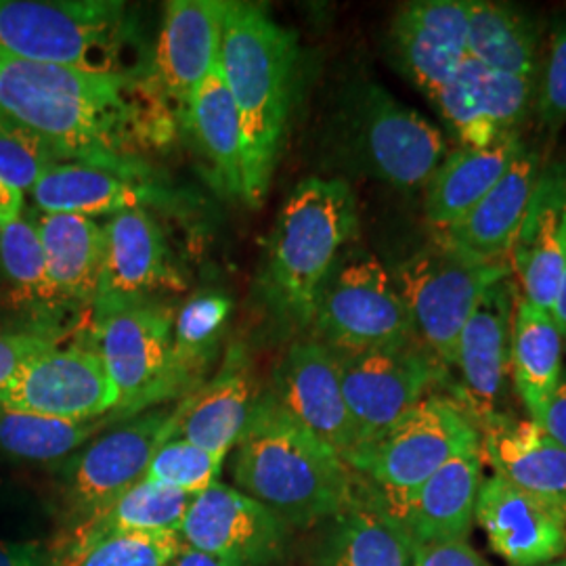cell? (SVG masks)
Masks as SVG:
<instances>
[{
    "mask_svg": "<svg viewBox=\"0 0 566 566\" xmlns=\"http://www.w3.org/2000/svg\"><path fill=\"white\" fill-rule=\"evenodd\" d=\"M0 116L34 133L60 163L139 177V149L163 143L177 122L147 74H93L2 51Z\"/></svg>",
    "mask_w": 566,
    "mask_h": 566,
    "instance_id": "6da1fadb",
    "label": "cell"
},
{
    "mask_svg": "<svg viewBox=\"0 0 566 566\" xmlns=\"http://www.w3.org/2000/svg\"><path fill=\"white\" fill-rule=\"evenodd\" d=\"M233 483L290 531L317 528L355 495L357 472L298 424L271 392L259 397L235 446Z\"/></svg>",
    "mask_w": 566,
    "mask_h": 566,
    "instance_id": "7a4b0ae2",
    "label": "cell"
},
{
    "mask_svg": "<svg viewBox=\"0 0 566 566\" xmlns=\"http://www.w3.org/2000/svg\"><path fill=\"white\" fill-rule=\"evenodd\" d=\"M296 34L261 4L224 2L219 70L242 120L245 198L261 203L275 164L296 91Z\"/></svg>",
    "mask_w": 566,
    "mask_h": 566,
    "instance_id": "3957f363",
    "label": "cell"
},
{
    "mask_svg": "<svg viewBox=\"0 0 566 566\" xmlns=\"http://www.w3.org/2000/svg\"><path fill=\"white\" fill-rule=\"evenodd\" d=\"M139 25L116 0H0V51L93 74H143Z\"/></svg>",
    "mask_w": 566,
    "mask_h": 566,
    "instance_id": "277c9868",
    "label": "cell"
},
{
    "mask_svg": "<svg viewBox=\"0 0 566 566\" xmlns=\"http://www.w3.org/2000/svg\"><path fill=\"white\" fill-rule=\"evenodd\" d=\"M357 227V200L344 179L311 177L294 187L275 223L266 264L269 290L287 317L313 324L319 290Z\"/></svg>",
    "mask_w": 566,
    "mask_h": 566,
    "instance_id": "5b68a950",
    "label": "cell"
},
{
    "mask_svg": "<svg viewBox=\"0 0 566 566\" xmlns=\"http://www.w3.org/2000/svg\"><path fill=\"white\" fill-rule=\"evenodd\" d=\"M336 126L346 163L397 189L426 187L446 160L443 133L374 82L344 95Z\"/></svg>",
    "mask_w": 566,
    "mask_h": 566,
    "instance_id": "8992f818",
    "label": "cell"
},
{
    "mask_svg": "<svg viewBox=\"0 0 566 566\" xmlns=\"http://www.w3.org/2000/svg\"><path fill=\"white\" fill-rule=\"evenodd\" d=\"M390 275L403 296L416 340L449 369L472 311L493 283L512 275V266L476 259L434 235V242L407 256Z\"/></svg>",
    "mask_w": 566,
    "mask_h": 566,
    "instance_id": "52a82bcc",
    "label": "cell"
},
{
    "mask_svg": "<svg viewBox=\"0 0 566 566\" xmlns=\"http://www.w3.org/2000/svg\"><path fill=\"white\" fill-rule=\"evenodd\" d=\"M479 446L481 430L464 405L455 397L432 392L382 439L348 455L346 464L392 510L449 460Z\"/></svg>",
    "mask_w": 566,
    "mask_h": 566,
    "instance_id": "ba28073f",
    "label": "cell"
},
{
    "mask_svg": "<svg viewBox=\"0 0 566 566\" xmlns=\"http://www.w3.org/2000/svg\"><path fill=\"white\" fill-rule=\"evenodd\" d=\"M311 325L338 357L416 340L390 271L361 248H346L327 273Z\"/></svg>",
    "mask_w": 566,
    "mask_h": 566,
    "instance_id": "9c48e42d",
    "label": "cell"
},
{
    "mask_svg": "<svg viewBox=\"0 0 566 566\" xmlns=\"http://www.w3.org/2000/svg\"><path fill=\"white\" fill-rule=\"evenodd\" d=\"M93 325L91 346L118 399L114 413L133 416L191 388L175 359V315L164 304L126 306Z\"/></svg>",
    "mask_w": 566,
    "mask_h": 566,
    "instance_id": "30bf717a",
    "label": "cell"
},
{
    "mask_svg": "<svg viewBox=\"0 0 566 566\" xmlns=\"http://www.w3.org/2000/svg\"><path fill=\"white\" fill-rule=\"evenodd\" d=\"M338 359L355 430L353 453L382 439L447 378L446 365L418 340Z\"/></svg>",
    "mask_w": 566,
    "mask_h": 566,
    "instance_id": "8fae6325",
    "label": "cell"
},
{
    "mask_svg": "<svg viewBox=\"0 0 566 566\" xmlns=\"http://www.w3.org/2000/svg\"><path fill=\"white\" fill-rule=\"evenodd\" d=\"M168 411H149L86 443L61 468L65 531L88 521L145 481L156 449L168 439Z\"/></svg>",
    "mask_w": 566,
    "mask_h": 566,
    "instance_id": "7c38bea8",
    "label": "cell"
},
{
    "mask_svg": "<svg viewBox=\"0 0 566 566\" xmlns=\"http://www.w3.org/2000/svg\"><path fill=\"white\" fill-rule=\"evenodd\" d=\"M0 405L67 422H93L114 413L116 390L91 344H51L32 357Z\"/></svg>",
    "mask_w": 566,
    "mask_h": 566,
    "instance_id": "4fadbf2b",
    "label": "cell"
},
{
    "mask_svg": "<svg viewBox=\"0 0 566 566\" xmlns=\"http://www.w3.org/2000/svg\"><path fill=\"white\" fill-rule=\"evenodd\" d=\"M179 535L229 566H280L290 544V528L271 510L219 481L193 495Z\"/></svg>",
    "mask_w": 566,
    "mask_h": 566,
    "instance_id": "5bb4252c",
    "label": "cell"
},
{
    "mask_svg": "<svg viewBox=\"0 0 566 566\" xmlns=\"http://www.w3.org/2000/svg\"><path fill=\"white\" fill-rule=\"evenodd\" d=\"M182 280L170 245L154 217L137 208L114 214L105 224V259L93 301V324L154 296L182 292Z\"/></svg>",
    "mask_w": 566,
    "mask_h": 566,
    "instance_id": "9a60e30c",
    "label": "cell"
},
{
    "mask_svg": "<svg viewBox=\"0 0 566 566\" xmlns=\"http://www.w3.org/2000/svg\"><path fill=\"white\" fill-rule=\"evenodd\" d=\"M516 287L512 275L493 283L472 311L458 340L455 365L460 369V388L455 399L479 426L489 424L504 413L510 376V329L516 306Z\"/></svg>",
    "mask_w": 566,
    "mask_h": 566,
    "instance_id": "2e32d148",
    "label": "cell"
},
{
    "mask_svg": "<svg viewBox=\"0 0 566 566\" xmlns=\"http://www.w3.org/2000/svg\"><path fill=\"white\" fill-rule=\"evenodd\" d=\"M224 0H170L147 81L177 120L214 70L221 51Z\"/></svg>",
    "mask_w": 566,
    "mask_h": 566,
    "instance_id": "e0dca14e",
    "label": "cell"
},
{
    "mask_svg": "<svg viewBox=\"0 0 566 566\" xmlns=\"http://www.w3.org/2000/svg\"><path fill=\"white\" fill-rule=\"evenodd\" d=\"M273 399L308 432L346 460L355 430L344 401L340 359L319 340L294 343L275 371Z\"/></svg>",
    "mask_w": 566,
    "mask_h": 566,
    "instance_id": "ac0fdd59",
    "label": "cell"
},
{
    "mask_svg": "<svg viewBox=\"0 0 566 566\" xmlns=\"http://www.w3.org/2000/svg\"><path fill=\"white\" fill-rule=\"evenodd\" d=\"M390 49L405 78L432 99L470 57L465 0L405 4L390 23Z\"/></svg>",
    "mask_w": 566,
    "mask_h": 566,
    "instance_id": "d6986e66",
    "label": "cell"
},
{
    "mask_svg": "<svg viewBox=\"0 0 566 566\" xmlns=\"http://www.w3.org/2000/svg\"><path fill=\"white\" fill-rule=\"evenodd\" d=\"M317 528L308 566H416L420 556L416 539L359 474L348 506Z\"/></svg>",
    "mask_w": 566,
    "mask_h": 566,
    "instance_id": "ffe728a7",
    "label": "cell"
},
{
    "mask_svg": "<svg viewBox=\"0 0 566 566\" xmlns=\"http://www.w3.org/2000/svg\"><path fill=\"white\" fill-rule=\"evenodd\" d=\"M510 261L523 298L552 313L566 263V160L542 164Z\"/></svg>",
    "mask_w": 566,
    "mask_h": 566,
    "instance_id": "44dd1931",
    "label": "cell"
},
{
    "mask_svg": "<svg viewBox=\"0 0 566 566\" xmlns=\"http://www.w3.org/2000/svg\"><path fill=\"white\" fill-rule=\"evenodd\" d=\"M474 518L510 566L549 565L566 556L565 516L495 474L481 485Z\"/></svg>",
    "mask_w": 566,
    "mask_h": 566,
    "instance_id": "7402d4cb",
    "label": "cell"
},
{
    "mask_svg": "<svg viewBox=\"0 0 566 566\" xmlns=\"http://www.w3.org/2000/svg\"><path fill=\"white\" fill-rule=\"evenodd\" d=\"M481 485L483 447L479 446L449 460L390 512L420 547L465 542L476 521Z\"/></svg>",
    "mask_w": 566,
    "mask_h": 566,
    "instance_id": "603a6c76",
    "label": "cell"
},
{
    "mask_svg": "<svg viewBox=\"0 0 566 566\" xmlns=\"http://www.w3.org/2000/svg\"><path fill=\"white\" fill-rule=\"evenodd\" d=\"M0 308L11 313L23 332L60 340L70 313L53 290L34 212H21L0 231Z\"/></svg>",
    "mask_w": 566,
    "mask_h": 566,
    "instance_id": "cb8c5ba5",
    "label": "cell"
},
{
    "mask_svg": "<svg viewBox=\"0 0 566 566\" xmlns=\"http://www.w3.org/2000/svg\"><path fill=\"white\" fill-rule=\"evenodd\" d=\"M481 447L495 476L556 507L566 518V451L542 426L500 413L481 428Z\"/></svg>",
    "mask_w": 566,
    "mask_h": 566,
    "instance_id": "d4e9b609",
    "label": "cell"
},
{
    "mask_svg": "<svg viewBox=\"0 0 566 566\" xmlns=\"http://www.w3.org/2000/svg\"><path fill=\"white\" fill-rule=\"evenodd\" d=\"M539 154L523 145L485 198L462 221L434 235L453 248L491 263H507L518 229L525 219L533 187L539 177Z\"/></svg>",
    "mask_w": 566,
    "mask_h": 566,
    "instance_id": "484cf974",
    "label": "cell"
},
{
    "mask_svg": "<svg viewBox=\"0 0 566 566\" xmlns=\"http://www.w3.org/2000/svg\"><path fill=\"white\" fill-rule=\"evenodd\" d=\"M259 401L243 364L224 365L208 385L193 388L168 420V439H185L224 460L238 446Z\"/></svg>",
    "mask_w": 566,
    "mask_h": 566,
    "instance_id": "4316f807",
    "label": "cell"
},
{
    "mask_svg": "<svg viewBox=\"0 0 566 566\" xmlns=\"http://www.w3.org/2000/svg\"><path fill=\"white\" fill-rule=\"evenodd\" d=\"M39 212L102 217L137 210L160 193L145 177L86 163L51 166L30 191Z\"/></svg>",
    "mask_w": 566,
    "mask_h": 566,
    "instance_id": "83f0119b",
    "label": "cell"
},
{
    "mask_svg": "<svg viewBox=\"0 0 566 566\" xmlns=\"http://www.w3.org/2000/svg\"><path fill=\"white\" fill-rule=\"evenodd\" d=\"M49 280L70 313L91 308L105 259V227L81 214L34 212Z\"/></svg>",
    "mask_w": 566,
    "mask_h": 566,
    "instance_id": "f1b7e54d",
    "label": "cell"
},
{
    "mask_svg": "<svg viewBox=\"0 0 566 566\" xmlns=\"http://www.w3.org/2000/svg\"><path fill=\"white\" fill-rule=\"evenodd\" d=\"M523 145L521 135H506L485 147H460L447 154L426 182V219L432 231H446L462 221L504 177Z\"/></svg>",
    "mask_w": 566,
    "mask_h": 566,
    "instance_id": "f546056e",
    "label": "cell"
},
{
    "mask_svg": "<svg viewBox=\"0 0 566 566\" xmlns=\"http://www.w3.org/2000/svg\"><path fill=\"white\" fill-rule=\"evenodd\" d=\"M182 126L193 135L210 179L219 191L245 198V145L242 120L229 93L219 61L196 91Z\"/></svg>",
    "mask_w": 566,
    "mask_h": 566,
    "instance_id": "4dcf8cb0",
    "label": "cell"
},
{
    "mask_svg": "<svg viewBox=\"0 0 566 566\" xmlns=\"http://www.w3.org/2000/svg\"><path fill=\"white\" fill-rule=\"evenodd\" d=\"M565 340L552 313L518 296L510 329V378L533 422L563 380Z\"/></svg>",
    "mask_w": 566,
    "mask_h": 566,
    "instance_id": "1f68e13d",
    "label": "cell"
},
{
    "mask_svg": "<svg viewBox=\"0 0 566 566\" xmlns=\"http://www.w3.org/2000/svg\"><path fill=\"white\" fill-rule=\"evenodd\" d=\"M191 500L193 495L172 486L142 481L88 521L63 531L60 542L51 546L53 554L76 549L109 535L179 533Z\"/></svg>",
    "mask_w": 566,
    "mask_h": 566,
    "instance_id": "d6a6232c",
    "label": "cell"
},
{
    "mask_svg": "<svg viewBox=\"0 0 566 566\" xmlns=\"http://www.w3.org/2000/svg\"><path fill=\"white\" fill-rule=\"evenodd\" d=\"M468 55L486 70L539 78L542 34L535 20L514 4L465 0Z\"/></svg>",
    "mask_w": 566,
    "mask_h": 566,
    "instance_id": "836d02e7",
    "label": "cell"
},
{
    "mask_svg": "<svg viewBox=\"0 0 566 566\" xmlns=\"http://www.w3.org/2000/svg\"><path fill=\"white\" fill-rule=\"evenodd\" d=\"M107 418L67 422L0 405V455L23 464H60L81 451Z\"/></svg>",
    "mask_w": 566,
    "mask_h": 566,
    "instance_id": "e575fe53",
    "label": "cell"
},
{
    "mask_svg": "<svg viewBox=\"0 0 566 566\" xmlns=\"http://www.w3.org/2000/svg\"><path fill=\"white\" fill-rule=\"evenodd\" d=\"M233 304L219 292H203L182 304L175 317V359L193 386L223 338Z\"/></svg>",
    "mask_w": 566,
    "mask_h": 566,
    "instance_id": "d590c367",
    "label": "cell"
},
{
    "mask_svg": "<svg viewBox=\"0 0 566 566\" xmlns=\"http://www.w3.org/2000/svg\"><path fill=\"white\" fill-rule=\"evenodd\" d=\"M483 65L472 57L462 63L453 81L443 86L430 103L451 126L462 147H485L500 135L486 116L483 102Z\"/></svg>",
    "mask_w": 566,
    "mask_h": 566,
    "instance_id": "8d00e7d4",
    "label": "cell"
},
{
    "mask_svg": "<svg viewBox=\"0 0 566 566\" xmlns=\"http://www.w3.org/2000/svg\"><path fill=\"white\" fill-rule=\"evenodd\" d=\"M181 546L179 533L109 535L55 554V566H168Z\"/></svg>",
    "mask_w": 566,
    "mask_h": 566,
    "instance_id": "74e56055",
    "label": "cell"
},
{
    "mask_svg": "<svg viewBox=\"0 0 566 566\" xmlns=\"http://www.w3.org/2000/svg\"><path fill=\"white\" fill-rule=\"evenodd\" d=\"M223 462L185 439H166L156 449L145 481L172 486L187 495H198L219 481Z\"/></svg>",
    "mask_w": 566,
    "mask_h": 566,
    "instance_id": "f35d334b",
    "label": "cell"
},
{
    "mask_svg": "<svg viewBox=\"0 0 566 566\" xmlns=\"http://www.w3.org/2000/svg\"><path fill=\"white\" fill-rule=\"evenodd\" d=\"M57 163V156L34 133L0 116V181L23 196Z\"/></svg>",
    "mask_w": 566,
    "mask_h": 566,
    "instance_id": "ab89813d",
    "label": "cell"
},
{
    "mask_svg": "<svg viewBox=\"0 0 566 566\" xmlns=\"http://www.w3.org/2000/svg\"><path fill=\"white\" fill-rule=\"evenodd\" d=\"M483 102L486 116L500 137L521 135L537 97V78L486 70L483 65Z\"/></svg>",
    "mask_w": 566,
    "mask_h": 566,
    "instance_id": "60d3db41",
    "label": "cell"
},
{
    "mask_svg": "<svg viewBox=\"0 0 566 566\" xmlns=\"http://www.w3.org/2000/svg\"><path fill=\"white\" fill-rule=\"evenodd\" d=\"M535 112L542 128L556 135L566 124V15L554 21L544 72L537 82Z\"/></svg>",
    "mask_w": 566,
    "mask_h": 566,
    "instance_id": "b9f144b4",
    "label": "cell"
},
{
    "mask_svg": "<svg viewBox=\"0 0 566 566\" xmlns=\"http://www.w3.org/2000/svg\"><path fill=\"white\" fill-rule=\"evenodd\" d=\"M57 338H49L32 332L18 329H0V395L13 385L32 357L51 344H57Z\"/></svg>",
    "mask_w": 566,
    "mask_h": 566,
    "instance_id": "7bdbcfd3",
    "label": "cell"
},
{
    "mask_svg": "<svg viewBox=\"0 0 566 566\" xmlns=\"http://www.w3.org/2000/svg\"><path fill=\"white\" fill-rule=\"evenodd\" d=\"M416 566H491L468 542L420 547Z\"/></svg>",
    "mask_w": 566,
    "mask_h": 566,
    "instance_id": "ee69618b",
    "label": "cell"
},
{
    "mask_svg": "<svg viewBox=\"0 0 566 566\" xmlns=\"http://www.w3.org/2000/svg\"><path fill=\"white\" fill-rule=\"evenodd\" d=\"M0 566H55V554L42 542H0Z\"/></svg>",
    "mask_w": 566,
    "mask_h": 566,
    "instance_id": "f6af8a7d",
    "label": "cell"
},
{
    "mask_svg": "<svg viewBox=\"0 0 566 566\" xmlns=\"http://www.w3.org/2000/svg\"><path fill=\"white\" fill-rule=\"evenodd\" d=\"M539 426L546 430L547 434L563 447L566 451V376L563 374V380L552 395L549 403L546 407V413L542 418Z\"/></svg>",
    "mask_w": 566,
    "mask_h": 566,
    "instance_id": "bcb514c9",
    "label": "cell"
},
{
    "mask_svg": "<svg viewBox=\"0 0 566 566\" xmlns=\"http://www.w3.org/2000/svg\"><path fill=\"white\" fill-rule=\"evenodd\" d=\"M23 212V196L0 181V223H9Z\"/></svg>",
    "mask_w": 566,
    "mask_h": 566,
    "instance_id": "7dc6e473",
    "label": "cell"
},
{
    "mask_svg": "<svg viewBox=\"0 0 566 566\" xmlns=\"http://www.w3.org/2000/svg\"><path fill=\"white\" fill-rule=\"evenodd\" d=\"M168 566H229L223 560L210 556V554H203L198 552L193 547L185 546L182 544L181 549L177 552V556L168 563Z\"/></svg>",
    "mask_w": 566,
    "mask_h": 566,
    "instance_id": "c3c4849f",
    "label": "cell"
},
{
    "mask_svg": "<svg viewBox=\"0 0 566 566\" xmlns=\"http://www.w3.org/2000/svg\"><path fill=\"white\" fill-rule=\"evenodd\" d=\"M552 317H554V322L558 325L560 336H563L566 346V263L565 269H563V277H560L558 296H556V303H554V308H552Z\"/></svg>",
    "mask_w": 566,
    "mask_h": 566,
    "instance_id": "681fc988",
    "label": "cell"
},
{
    "mask_svg": "<svg viewBox=\"0 0 566 566\" xmlns=\"http://www.w3.org/2000/svg\"><path fill=\"white\" fill-rule=\"evenodd\" d=\"M542 566H566V556L565 558H560V560H554V563H549V565Z\"/></svg>",
    "mask_w": 566,
    "mask_h": 566,
    "instance_id": "f907efd6",
    "label": "cell"
},
{
    "mask_svg": "<svg viewBox=\"0 0 566 566\" xmlns=\"http://www.w3.org/2000/svg\"><path fill=\"white\" fill-rule=\"evenodd\" d=\"M2 485H4V479H2V476H0V489H2Z\"/></svg>",
    "mask_w": 566,
    "mask_h": 566,
    "instance_id": "816d5d0a",
    "label": "cell"
},
{
    "mask_svg": "<svg viewBox=\"0 0 566 566\" xmlns=\"http://www.w3.org/2000/svg\"><path fill=\"white\" fill-rule=\"evenodd\" d=\"M0 231H2V223H0Z\"/></svg>",
    "mask_w": 566,
    "mask_h": 566,
    "instance_id": "f5cc1de1",
    "label": "cell"
}]
</instances>
